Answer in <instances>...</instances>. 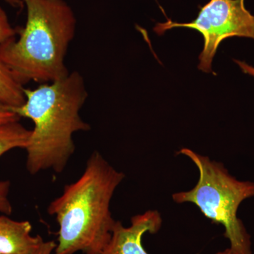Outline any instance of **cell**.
Instances as JSON below:
<instances>
[{"label": "cell", "instance_id": "1", "mask_svg": "<svg viewBox=\"0 0 254 254\" xmlns=\"http://www.w3.org/2000/svg\"><path fill=\"white\" fill-rule=\"evenodd\" d=\"M26 101L11 108L34 124L26 147V168L32 175L52 170L64 171L75 152L73 136L91 130L80 111L88 98L84 78L78 71L35 89L24 88Z\"/></svg>", "mask_w": 254, "mask_h": 254}, {"label": "cell", "instance_id": "2", "mask_svg": "<svg viewBox=\"0 0 254 254\" xmlns=\"http://www.w3.org/2000/svg\"><path fill=\"white\" fill-rule=\"evenodd\" d=\"M125 177L99 152L92 153L81 176L48 205L59 225L53 254H103L116 222L110 203Z\"/></svg>", "mask_w": 254, "mask_h": 254}, {"label": "cell", "instance_id": "3", "mask_svg": "<svg viewBox=\"0 0 254 254\" xmlns=\"http://www.w3.org/2000/svg\"><path fill=\"white\" fill-rule=\"evenodd\" d=\"M27 18L18 39L0 48L1 62L20 84L66 77L65 58L74 38L76 15L65 0H22Z\"/></svg>", "mask_w": 254, "mask_h": 254}, {"label": "cell", "instance_id": "4", "mask_svg": "<svg viewBox=\"0 0 254 254\" xmlns=\"http://www.w3.org/2000/svg\"><path fill=\"white\" fill-rule=\"evenodd\" d=\"M180 153L193 162L199 177L191 190L173 193L174 201L194 204L205 218L224 227V236L232 250L237 254H252L250 235L237 211L244 200L254 196V182L237 180L222 163L190 148H182Z\"/></svg>", "mask_w": 254, "mask_h": 254}, {"label": "cell", "instance_id": "5", "mask_svg": "<svg viewBox=\"0 0 254 254\" xmlns=\"http://www.w3.org/2000/svg\"><path fill=\"white\" fill-rule=\"evenodd\" d=\"M174 28H187L199 32L204 46L199 55L198 68L211 72V64L220 43L231 37L254 40V16L246 9L245 0H210L200 7L198 16L189 23H157L154 31L159 35Z\"/></svg>", "mask_w": 254, "mask_h": 254}, {"label": "cell", "instance_id": "6", "mask_svg": "<svg viewBox=\"0 0 254 254\" xmlns=\"http://www.w3.org/2000/svg\"><path fill=\"white\" fill-rule=\"evenodd\" d=\"M162 225L163 218L156 210H147L132 217L129 227L116 221L103 254H149L143 247V235L157 233Z\"/></svg>", "mask_w": 254, "mask_h": 254}, {"label": "cell", "instance_id": "7", "mask_svg": "<svg viewBox=\"0 0 254 254\" xmlns=\"http://www.w3.org/2000/svg\"><path fill=\"white\" fill-rule=\"evenodd\" d=\"M28 221H16L0 215V254H28L42 242L40 235L32 236Z\"/></svg>", "mask_w": 254, "mask_h": 254}, {"label": "cell", "instance_id": "8", "mask_svg": "<svg viewBox=\"0 0 254 254\" xmlns=\"http://www.w3.org/2000/svg\"><path fill=\"white\" fill-rule=\"evenodd\" d=\"M31 134V130L27 129L19 121L0 125V157L14 148L26 149Z\"/></svg>", "mask_w": 254, "mask_h": 254}, {"label": "cell", "instance_id": "9", "mask_svg": "<svg viewBox=\"0 0 254 254\" xmlns=\"http://www.w3.org/2000/svg\"><path fill=\"white\" fill-rule=\"evenodd\" d=\"M24 88L0 61V104L11 108L22 105L26 101Z\"/></svg>", "mask_w": 254, "mask_h": 254}, {"label": "cell", "instance_id": "10", "mask_svg": "<svg viewBox=\"0 0 254 254\" xmlns=\"http://www.w3.org/2000/svg\"><path fill=\"white\" fill-rule=\"evenodd\" d=\"M17 30L12 27L4 10L0 6V48L16 38Z\"/></svg>", "mask_w": 254, "mask_h": 254}, {"label": "cell", "instance_id": "11", "mask_svg": "<svg viewBox=\"0 0 254 254\" xmlns=\"http://www.w3.org/2000/svg\"><path fill=\"white\" fill-rule=\"evenodd\" d=\"M11 183L9 181H0V213L9 215L12 213V205L9 199Z\"/></svg>", "mask_w": 254, "mask_h": 254}, {"label": "cell", "instance_id": "12", "mask_svg": "<svg viewBox=\"0 0 254 254\" xmlns=\"http://www.w3.org/2000/svg\"><path fill=\"white\" fill-rule=\"evenodd\" d=\"M19 117L11 110L10 107L0 104V125L11 122L19 121Z\"/></svg>", "mask_w": 254, "mask_h": 254}, {"label": "cell", "instance_id": "13", "mask_svg": "<svg viewBox=\"0 0 254 254\" xmlns=\"http://www.w3.org/2000/svg\"><path fill=\"white\" fill-rule=\"evenodd\" d=\"M56 245L57 243H55L54 241H43L36 250L28 254H53Z\"/></svg>", "mask_w": 254, "mask_h": 254}, {"label": "cell", "instance_id": "14", "mask_svg": "<svg viewBox=\"0 0 254 254\" xmlns=\"http://www.w3.org/2000/svg\"><path fill=\"white\" fill-rule=\"evenodd\" d=\"M236 62L237 64L240 66V68H242V70L245 73H248V74H250L251 76H254V67H253V66L247 64L245 63V62Z\"/></svg>", "mask_w": 254, "mask_h": 254}, {"label": "cell", "instance_id": "15", "mask_svg": "<svg viewBox=\"0 0 254 254\" xmlns=\"http://www.w3.org/2000/svg\"><path fill=\"white\" fill-rule=\"evenodd\" d=\"M5 1L15 8L21 7L23 5L22 0H5Z\"/></svg>", "mask_w": 254, "mask_h": 254}, {"label": "cell", "instance_id": "16", "mask_svg": "<svg viewBox=\"0 0 254 254\" xmlns=\"http://www.w3.org/2000/svg\"><path fill=\"white\" fill-rule=\"evenodd\" d=\"M215 254H237L234 252L233 250H232L231 249L228 248L226 249V250L221 251V252H217Z\"/></svg>", "mask_w": 254, "mask_h": 254}]
</instances>
